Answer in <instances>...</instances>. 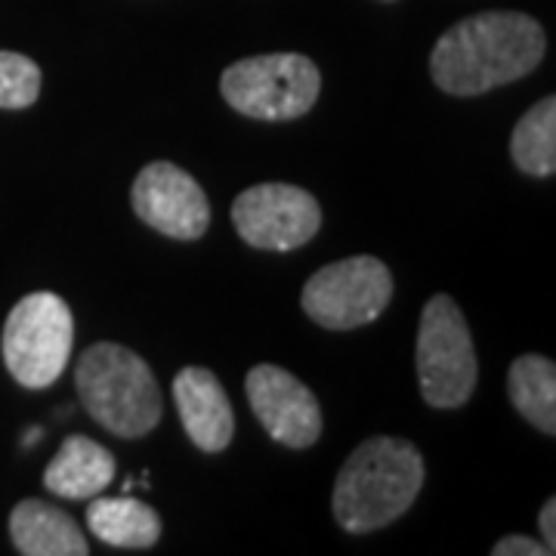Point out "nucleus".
Segmentation results:
<instances>
[{
    "label": "nucleus",
    "mask_w": 556,
    "mask_h": 556,
    "mask_svg": "<svg viewBox=\"0 0 556 556\" xmlns=\"http://www.w3.org/2000/svg\"><path fill=\"white\" fill-rule=\"evenodd\" d=\"M544 28L526 13H477L437 40L430 75L452 97H482L526 78L544 60Z\"/></svg>",
    "instance_id": "f257e3e1"
},
{
    "label": "nucleus",
    "mask_w": 556,
    "mask_h": 556,
    "mask_svg": "<svg viewBox=\"0 0 556 556\" xmlns=\"http://www.w3.org/2000/svg\"><path fill=\"white\" fill-rule=\"evenodd\" d=\"M424 455L408 439L371 437L340 467L334 519L343 532L365 535L396 522L420 495Z\"/></svg>",
    "instance_id": "f03ea898"
},
{
    "label": "nucleus",
    "mask_w": 556,
    "mask_h": 556,
    "mask_svg": "<svg viewBox=\"0 0 556 556\" xmlns=\"http://www.w3.org/2000/svg\"><path fill=\"white\" fill-rule=\"evenodd\" d=\"M78 396L100 427L121 439H139L159 427L164 399L146 358L121 343L84 350L75 368Z\"/></svg>",
    "instance_id": "7ed1b4c3"
},
{
    "label": "nucleus",
    "mask_w": 556,
    "mask_h": 556,
    "mask_svg": "<svg viewBox=\"0 0 556 556\" xmlns=\"http://www.w3.org/2000/svg\"><path fill=\"white\" fill-rule=\"evenodd\" d=\"M75 318L68 303L53 291L22 298L3 325V362L16 383L47 390L56 383L72 358Z\"/></svg>",
    "instance_id": "20e7f679"
},
{
    "label": "nucleus",
    "mask_w": 556,
    "mask_h": 556,
    "mask_svg": "<svg viewBox=\"0 0 556 556\" xmlns=\"http://www.w3.org/2000/svg\"><path fill=\"white\" fill-rule=\"evenodd\" d=\"M321 75L300 53H266L229 65L219 75V93L236 112L257 121H294L318 100Z\"/></svg>",
    "instance_id": "39448f33"
},
{
    "label": "nucleus",
    "mask_w": 556,
    "mask_h": 556,
    "mask_svg": "<svg viewBox=\"0 0 556 556\" xmlns=\"http://www.w3.org/2000/svg\"><path fill=\"white\" fill-rule=\"evenodd\" d=\"M477 375V353L464 313L448 294L430 298L417 328L420 396L433 408H457L473 393Z\"/></svg>",
    "instance_id": "423d86ee"
},
{
    "label": "nucleus",
    "mask_w": 556,
    "mask_h": 556,
    "mask_svg": "<svg viewBox=\"0 0 556 556\" xmlns=\"http://www.w3.org/2000/svg\"><path fill=\"white\" fill-rule=\"evenodd\" d=\"M393 276L378 257H350L318 269L303 285V313L321 328H362L390 306Z\"/></svg>",
    "instance_id": "0eeeda50"
},
{
    "label": "nucleus",
    "mask_w": 556,
    "mask_h": 556,
    "mask_svg": "<svg viewBox=\"0 0 556 556\" xmlns=\"http://www.w3.org/2000/svg\"><path fill=\"white\" fill-rule=\"evenodd\" d=\"M232 223L241 241L260 251H294L321 226L318 201L288 182H260L232 201Z\"/></svg>",
    "instance_id": "6e6552de"
},
{
    "label": "nucleus",
    "mask_w": 556,
    "mask_h": 556,
    "mask_svg": "<svg viewBox=\"0 0 556 556\" xmlns=\"http://www.w3.org/2000/svg\"><path fill=\"white\" fill-rule=\"evenodd\" d=\"M134 211L155 232L177 241H195L211 226V201L199 179L170 161H152L134 179Z\"/></svg>",
    "instance_id": "1a4fd4ad"
},
{
    "label": "nucleus",
    "mask_w": 556,
    "mask_h": 556,
    "mask_svg": "<svg viewBox=\"0 0 556 556\" xmlns=\"http://www.w3.org/2000/svg\"><path fill=\"white\" fill-rule=\"evenodd\" d=\"M244 393L269 437L288 448H309L321 437V408L313 390L278 365H257L244 378Z\"/></svg>",
    "instance_id": "9d476101"
},
{
    "label": "nucleus",
    "mask_w": 556,
    "mask_h": 556,
    "mask_svg": "<svg viewBox=\"0 0 556 556\" xmlns=\"http://www.w3.org/2000/svg\"><path fill=\"white\" fill-rule=\"evenodd\" d=\"M174 402L189 439L201 452H223L236 437V415L214 371L182 368L174 378Z\"/></svg>",
    "instance_id": "9b49d317"
},
{
    "label": "nucleus",
    "mask_w": 556,
    "mask_h": 556,
    "mask_svg": "<svg viewBox=\"0 0 556 556\" xmlns=\"http://www.w3.org/2000/svg\"><path fill=\"white\" fill-rule=\"evenodd\" d=\"M10 538L25 556H84L90 551L78 522L38 497H25L13 507Z\"/></svg>",
    "instance_id": "f8f14e48"
},
{
    "label": "nucleus",
    "mask_w": 556,
    "mask_h": 556,
    "mask_svg": "<svg viewBox=\"0 0 556 556\" xmlns=\"http://www.w3.org/2000/svg\"><path fill=\"white\" fill-rule=\"evenodd\" d=\"M115 455L90 437H68L43 470V489L50 495L84 501L100 495L115 479Z\"/></svg>",
    "instance_id": "ddd939ff"
},
{
    "label": "nucleus",
    "mask_w": 556,
    "mask_h": 556,
    "mask_svg": "<svg viewBox=\"0 0 556 556\" xmlns=\"http://www.w3.org/2000/svg\"><path fill=\"white\" fill-rule=\"evenodd\" d=\"M87 526L100 538L102 544L112 547H134L146 551L161 538V517L155 507L130 495L97 497L87 507Z\"/></svg>",
    "instance_id": "4468645a"
},
{
    "label": "nucleus",
    "mask_w": 556,
    "mask_h": 556,
    "mask_svg": "<svg viewBox=\"0 0 556 556\" xmlns=\"http://www.w3.org/2000/svg\"><path fill=\"white\" fill-rule=\"evenodd\" d=\"M507 393L519 415L541 433H556V365L551 358L519 356L507 375Z\"/></svg>",
    "instance_id": "2eb2a0df"
},
{
    "label": "nucleus",
    "mask_w": 556,
    "mask_h": 556,
    "mask_svg": "<svg viewBox=\"0 0 556 556\" xmlns=\"http://www.w3.org/2000/svg\"><path fill=\"white\" fill-rule=\"evenodd\" d=\"M510 159L522 174L554 177L556 170V100L544 97L535 102L510 137Z\"/></svg>",
    "instance_id": "dca6fc26"
},
{
    "label": "nucleus",
    "mask_w": 556,
    "mask_h": 556,
    "mask_svg": "<svg viewBox=\"0 0 556 556\" xmlns=\"http://www.w3.org/2000/svg\"><path fill=\"white\" fill-rule=\"evenodd\" d=\"M40 93L38 62L0 50V109H28Z\"/></svg>",
    "instance_id": "f3484780"
},
{
    "label": "nucleus",
    "mask_w": 556,
    "mask_h": 556,
    "mask_svg": "<svg viewBox=\"0 0 556 556\" xmlns=\"http://www.w3.org/2000/svg\"><path fill=\"white\" fill-rule=\"evenodd\" d=\"M492 554L495 556H551L554 554V547H547L544 541H535V538L507 535V538H501L495 547H492Z\"/></svg>",
    "instance_id": "a211bd4d"
},
{
    "label": "nucleus",
    "mask_w": 556,
    "mask_h": 556,
    "mask_svg": "<svg viewBox=\"0 0 556 556\" xmlns=\"http://www.w3.org/2000/svg\"><path fill=\"white\" fill-rule=\"evenodd\" d=\"M538 526H541L544 544H547V547H554V551H556V501H554V497H551V501L544 504V510H541V517H538Z\"/></svg>",
    "instance_id": "6ab92c4d"
}]
</instances>
